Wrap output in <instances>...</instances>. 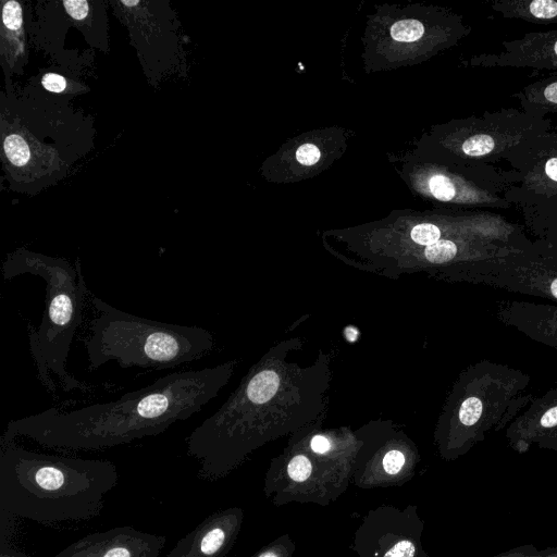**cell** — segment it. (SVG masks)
<instances>
[{
    "mask_svg": "<svg viewBox=\"0 0 557 557\" xmlns=\"http://www.w3.org/2000/svg\"><path fill=\"white\" fill-rule=\"evenodd\" d=\"M66 104L34 92L2 94V162L11 189L38 193L89 151L94 131Z\"/></svg>",
    "mask_w": 557,
    "mask_h": 557,
    "instance_id": "cell-3",
    "label": "cell"
},
{
    "mask_svg": "<svg viewBox=\"0 0 557 557\" xmlns=\"http://www.w3.org/2000/svg\"><path fill=\"white\" fill-rule=\"evenodd\" d=\"M243 521L239 507L218 510L183 536L165 557H225L237 541Z\"/></svg>",
    "mask_w": 557,
    "mask_h": 557,
    "instance_id": "cell-13",
    "label": "cell"
},
{
    "mask_svg": "<svg viewBox=\"0 0 557 557\" xmlns=\"http://www.w3.org/2000/svg\"><path fill=\"white\" fill-rule=\"evenodd\" d=\"M424 34V26L417 20H400L391 27V36L394 40L412 42L419 40Z\"/></svg>",
    "mask_w": 557,
    "mask_h": 557,
    "instance_id": "cell-21",
    "label": "cell"
},
{
    "mask_svg": "<svg viewBox=\"0 0 557 557\" xmlns=\"http://www.w3.org/2000/svg\"><path fill=\"white\" fill-rule=\"evenodd\" d=\"M503 51L481 53L469 60L472 66L516 67L557 72V29L531 32L503 41Z\"/></svg>",
    "mask_w": 557,
    "mask_h": 557,
    "instance_id": "cell-14",
    "label": "cell"
},
{
    "mask_svg": "<svg viewBox=\"0 0 557 557\" xmlns=\"http://www.w3.org/2000/svg\"><path fill=\"white\" fill-rule=\"evenodd\" d=\"M488 3L505 18L557 24V0H492Z\"/></svg>",
    "mask_w": 557,
    "mask_h": 557,
    "instance_id": "cell-18",
    "label": "cell"
},
{
    "mask_svg": "<svg viewBox=\"0 0 557 557\" xmlns=\"http://www.w3.org/2000/svg\"><path fill=\"white\" fill-rule=\"evenodd\" d=\"M512 97L519 100L521 110L528 114L542 119L557 114V72L527 85Z\"/></svg>",
    "mask_w": 557,
    "mask_h": 557,
    "instance_id": "cell-19",
    "label": "cell"
},
{
    "mask_svg": "<svg viewBox=\"0 0 557 557\" xmlns=\"http://www.w3.org/2000/svg\"><path fill=\"white\" fill-rule=\"evenodd\" d=\"M348 471H336L315 465L304 454L292 456L282 470L272 469L265 475L263 491L275 506L289 503L327 506L335 502L350 484Z\"/></svg>",
    "mask_w": 557,
    "mask_h": 557,
    "instance_id": "cell-11",
    "label": "cell"
},
{
    "mask_svg": "<svg viewBox=\"0 0 557 557\" xmlns=\"http://www.w3.org/2000/svg\"><path fill=\"white\" fill-rule=\"evenodd\" d=\"M40 85L44 90L66 98L79 91V87H71L72 85L66 77L54 72L44 73L40 77Z\"/></svg>",
    "mask_w": 557,
    "mask_h": 557,
    "instance_id": "cell-23",
    "label": "cell"
},
{
    "mask_svg": "<svg viewBox=\"0 0 557 557\" xmlns=\"http://www.w3.org/2000/svg\"><path fill=\"white\" fill-rule=\"evenodd\" d=\"M532 242L537 253L557 258V220L550 222Z\"/></svg>",
    "mask_w": 557,
    "mask_h": 557,
    "instance_id": "cell-24",
    "label": "cell"
},
{
    "mask_svg": "<svg viewBox=\"0 0 557 557\" xmlns=\"http://www.w3.org/2000/svg\"><path fill=\"white\" fill-rule=\"evenodd\" d=\"M97 315L85 342L88 370L109 361L122 368L163 370L202 358L213 345L212 335L197 325L153 321L91 298Z\"/></svg>",
    "mask_w": 557,
    "mask_h": 557,
    "instance_id": "cell-5",
    "label": "cell"
},
{
    "mask_svg": "<svg viewBox=\"0 0 557 557\" xmlns=\"http://www.w3.org/2000/svg\"><path fill=\"white\" fill-rule=\"evenodd\" d=\"M26 44L22 4L14 0L3 1L0 52L7 81L11 72L23 73L27 62Z\"/></svg>",
    "mask_w": 557,
    "mask_h": 557,
    "instance_id": "cell-17",
    "label": "cell"
},
{
    "mask_svg": "<svg viewBox=\"0 0 557 557\" xmlns=\"http://www.w3.org/2000/svg\"><path fill=\"white\" fill-rule=\"evenodd\" d=\"M296 159L304 165H313L320 159V150L313 144H304L297 148Z\"/></svg>",
    "mask_w": 557,
    "mask_h": 557,
    "instance_id": "cell-26",
    "label": "cell"
},
{
    "mask_svg": "<svg viewBox=\"0 0 557 557\" xmlns=\"http://www.w3.org/2000/svg\"><path fill=\"white\" fill-rule=\"evenodd\" d=\"M506 161L517 182L505 198L521 211L524 225L536 238L557 220V129L530 139Z\"/></svg>",
    "mask_w": 557,
    "mask_h": 557,
    "instance_id": "cell-7",
    "label": "cell"
},
{
    "mask_svg": "<svg viewBox=\"0 0 557 557\" xmlns=\"http://www.w3.org/2000/svg\"><path fill=\"white\" fill-rule=\"evenodd\" d=\"M455 274L469 283L557 302V258L535 249L461 262Z\"/></svg>",
    "mask_w": 557,
    "mask_h": 557,
    "instance_id": "cell-9",
    "label": "cell"
},
{
    "mask_svg": "<svg viewBox=\"0 0 557 557\" xmlns=\"http://www.w3.org/2000/svg\"><path fill=\"white\" fill-rule=\"evenodd\" d=\"M26 273L46 282L41 323L37 330L28 326L29 348L39 380L50 393L55 392L50 373L58 377L63 391L87 392L88 386L69 373L65 367L74 335L82 323L88 292L79 259L72 265L62 257L17 248L7 256L2 264L3 278L11 280Z\"/></svg>",
    "mask_w": 557,
    "mask_h": 557,
    "instance_id": "cell-4",
    "label": "cell"
},
{
    "mask_svg": "<svg viewBox=\"0 0 557 557\" xmlns=\"http://www.w3.org/2000/svg\"><path fill=\"white\" fill-rule=\"evenodd\" d=\"M280 377L272 370H263L255 374L245 386V397L255 405L268 403L276 393Z\"/></svg>",
    "mask_w": 557,
    "mask_h": 557,
    "instance_id": "cell-20",
    "label": "cell"
},
{
    "mask_svg": "<svg viewBox=\"0 0 557 557\" xmlns=\"http://www.w3.org/2000/svg\"><path fill=\"white\" fill-rule=\"evenodd\" d=\"M166 537L129 525L87 534L52 557H159Z\"/></svg>",
    "mask_w": 557,
    "mask_h": 557,
    "instance_id": "cell-12",
    "label": "cell"
},
{
    "mask_svg": "<svg viewBox=\"0 0 557 557\" xmlns=\"http://www.w3.org/2000/svg\"><path fill=\"white\" fill-rule=\"evenodd\" d=\"M119 480L110 460L51 455L0 441V510L38 523L100 515Z\"/></svg>",
    "mask_w": 557,
    "mask_h": 557,
    "instance_id": "cell-2",
    "label": "cell"
},
{
    "mask_svg": "<svg viewBox=\"0 0 557 557\" xmlns=\"http://www.w3.org/2000/svg\"><path fill=\"white\" fill-rule=\"evenodd\" d=\"M531 376L508 364L482 360L465 374L456 400L447 457L465 454L486 434L510 423L533 396L524 395Z\"/></svg>",
    "mask_w": 557,
    "mask_h": 557,
    "instance_id": "cell-6",
    "label": "cell"
},
{
    "mask_svg": "<svg viewBox=\"0 0 557 557\" xmlns=\"http://www.w3.org/2000/svg\"><path fill=\"white\" fill-rule=\"evenodd\" d=\"M0 557H32L20 552H15L10 547L0 549Z\"/></svg>",
    "mask_w": 557,
    "mask_h": 557,
    "instance_id": "cell-28",
    "label": "cell"
},
{
    "mask_svg": "<svg viewBox=\"0 0 557 557\" xmlns=\"http://www.w3.org/2000/svg\"><path fill=\"white\" fill-rule=\"evenodd\" d=\"M310 449L314 454L326 455L332 450L331 441L323 435H314L310 441Z\"/></svg>",
    "mask_w": 557,
    "mask_h": 557,
    "instance_id": "cell-27",
    "label": "cell"
},
{
    "mask_svg": "<svg viewBox=\"0 0 557 557\" xmlns=\"http://www.w3.org/2000/svg\"><path fill=\"white\" fill-rule=\"evenodd\" d=\"M505 436L520 454L532 445L557 450V385L533 397L529 407L508 424Z\"/></svg>",
    "mask_w": 557,
    "mask_h": 557,
    "instance_id": "cell-15",
    "label": "cell"
},
{
    "mask_svg": "<svg viewBox=\"0 0 557 557\" xmlns=\"http://www.w3.org/2000/svg\"><path fill=\"white\" fill-rule=\"evenodd\" d=\"M552 129L542 119L517 108H503L455 124L449 150L461 165L495 164L530 139Z\"/></svg>",
    "mask_w": 557,
    "mask_h": 557,
    "instance_id": "cell-8",
    "label": "cell"
},
{
    "mask_svg": "<svg viewBox=\"0 0 557 557\" xmlns=\"http://www.w3.org/2000/svg\"><path fill=\"white\" fill-rule=\"evenodd\" d=\"M232 367L173 372L121 398L72 411L50 408L10 420L0 441L26 436L52 448L95 450L165 432L214 398Z\"/></svg>",
    "mask_w": 557,
    "mask_h": 557,
    "instance_id": "cell-1",
    "label": "cell"
},
{
    "mask_svg": "<svg viewBox=\"0 0 557 557\" xmlns=\"http://www.w3.org/2000/svg\"><path fill=\"white\" fill-rule=\"evenodd\" d=\"M411 239L422 246H430L442 238L443 230L441 225L434 223H421L410 232Z\"/></svg>",
    "mask_w": 557,
    "mask_h": 557,
    "instance_id": "cell-25",
    "label": "cell"
},
{
    "mask_svg": "<svg viewBox=\"0 0 557 557\" xmlns=\"http://www.w3.org/2000/svg\"><path fill=\"white\" fill-rule=\"evenodd\" d=\"M496 318L532 341L557 349V305L503 300Z\"/></svg>",
    "mask_w": 557,
    "mask_h": 557,
    "instance_id": "cell-16",
    "label": "cell"
},
{
    "mask_svg": "<svg viewBox=\"0 0 557 557\" xmlns=\"http://www.w3.org/2000/svg\"><path fill=\"white\" fill-rule=\"evenodd\" d=\"M296 549L294 540L289 534H283L261 547L250 557H293Z\"/></svg>",
    "mask_w": 557,
    "mask_h": 557,
    "instance_id": "cell-22",
    "label": "cell"
},
{
    "mask_svg": "<svg viewBox=\"0 0 557 557\" xmlns=\"http://www.w3.org/2000/svg\"><path fill=\"white\" fill-rule=\"evenodd\" d=\"M423 528L416 505H381L362 518L351 548L358 557H430L422 544Z\"/></svg>",
    "mask_w": 557,
    "mask_h": 557,
    "instance_id": "cell-10",
    "label": "cell"
}]
</instances>
